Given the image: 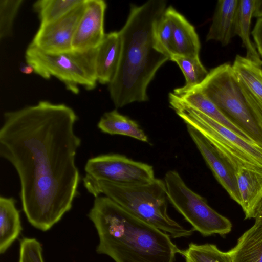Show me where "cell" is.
<instances>
[{"label":"cell","mask_w":262,"mask_h":262,"mask_svg":"<svg viewBox=\"0 0 262 262\" xmlns=\"http://www.w3.org/2000/svg\"><path fill=\"white\" fill-rule=\"evenodd\" d=\"M78 119L70 106L46 100L4 114L0 155L17 173L28 221L43 231L71 210L79 194Z\"/></svg>","instance_id":"6da1fadb"},{"label":"cell","mask_w":262,"mask_h":262,"mask_svg":"<svg viewBox=\"0 0 262 262\" xmlns=\"http://www.w3.org/2000/svg\"><path fill=\"white\" fill-rule=\"evenodd\" d=\"M167 8L164 0L130 5L126 21L118 31L121 43L119 65L108 84L116 107L148 101V85L159 69L170 60V54L157 37L158 25Z\"/></svg>","instance_id":"7a4b0ae2"},{"label":"cell","mask_w":262,"mask_h":262,"mask_svg":"<svg viewBox=\"0 0 262 262\" xmlns=\"http://www.w3.org/2000/svg\"><path fill=\"white\" fill-rule=\"evenodd\" d=\"M88 216L98 235V254L115 262H174L181 254L170 236L109 198L95 197Z\"/></svg>","instance_id":"3957f363"},{"label":"cell","mask_w":262,"mask_h":262,"mask_svg":"<svg viewBox=\"0 0 262 262\" xmlns=\"http://www.w3.org/2000/svg\"><path fill=\"white\" fill-rule=\"evenodd\" d=\"M84 187L95 197L104 194L126 210L173 238L187 237L193 229H188L167 213V196L165 182L155 178L139 184H121L95 180L84 176Z\"/></svg>","instance_id":"277c9868"},{"label":"cell","mask_w":262,"mask_h":262,"mask_svg":"<svg viewBox=\"0 0 262 262\" xmlns=\"http://www.w3.org/2000/svg\"><path fill=\"white\" fill-rule=\"evenodd\" d=\"M170 107L186 124L203 135L236 171L246 168L262 172V147L188 105L173 93Z\"/></svg>","instance_id":"5b68a950"},{"label":"cell","mask_w":262,"mask_h":262,"mask_svg":"<svg viewBox=\"0 0 262 262\" xmlns=\"http://www.w3.org/2000/svg\"><path fill=\"white\" fill-rule=\"evenodd\" d=\"M189 90L203 93L228 119L262 147V127L245 98L230 63L211 69L200 84L186 91ZM180 92H183L173 91Z\"/></svg>","instance_id":"8992f818"},{"label":"cell","mask_w":262,"mask_h":262,"mask_svg":"<svg viewBox=\"0 0 262 262\" xmlns=\"http://www.w3.org/2000/svg\"><path fill=\"white\" fill-rule=\"evenodd\" d=\"M97 48L85 52L71 50L51 54L30 44L25 52V60L34 72L45 79L55 77L66 89L77 94L79 86L92 90L97 85L96 58Z\"/></svg>","instance_id":"52a82bcc"},{"label":"cell","mask_w":262,"mask_h":262,"mask_svg":"<svg viewBox=\"0 0 262 262\" xmlns=\"http://www.w3.org/2000/svg\"><path fill=\"white\" fill-rule=\"evenodd\" d=\"M164 182L168 200L196 231L204 236L230 233L232 224L225 216L212 209L205 199L185 184L179 173L168 171Z\"/></svg>","instance_id":"ba28073f"},{"label":"cell","mask_w":262,"mask_h":262,"mask_svg":"<svg viewBox=\"0 0 262 262\" xmlns=\"http://www.w3.org/2000/svg\"><path fill=\"white\" fill-rule=\"evenodd\" d=\"M85 176L121 184H139L155 178L152 166L119 154H110L89 159L84 166Z\"/></svg>","instance_id":"9c48e42d"},{"label":"cell","mask_w":262,"mask_h":262,"mask_svg":"<svg viewBox=\"0 0 262 262\" xmlns=\"http://www.w3.org/2000/svg\"><path fill=\"white\" fill-rule=\"evenodd\" d=\"M86 3V0H84L82 4L62 17L40 25L30 44L51 54L72 50L73 37L85 10Z\"/></svg>","instance_id":"30bf717a"},{"label":"cell","mask_w":262,"mask_h":262,"mask_svg":"<svg viewBox=\"0 0 262 262\" xmlns=\"http://www.w3.org/2000/svg\"><path fill=\"white\" fill-rule=\"evenodd\" d=\"M187 131L216 180L239 205L240 196L236 171L211 142L200 132L186 124Z\"/></svg>","instance_id":"8fae6325"},{"label":"cell","mask_w":262,"mask_h":262,"mask_svg":"<svg viewBox=\"0 0 262 262\" xmlns=\"http://www.w3.org/2000/svg\"><path fill=\"white\" fill-rule=\"evenodd\" d=\"M106 6L103 0H86L73 37V50L85 52L98 48L106 34L104 21Z\"/></svg>","instance_id":"7c38bea8"},{"label":"cell","mask_w":262,"mask_h":262,"mask_svg":"<svg viewBox=\"0 0 262 262\" xmlns=\"http://www.w3.org/2000/svg\"><path fill=\"white\" fill-rule=\"evenodd\" d=\"M232 68L245 98L262 127V66L236 55Z\"/></svg>","instance_id":"4fadbf2b"},{"label":"cell","mask_w":262,"mask_h":262,"mask_svg":"<svg viewBox=\"0 0 262 262\" xmlns=\"http://www.w3.org/2000/svg\"><path fill=\"white\" fill-rule=\"evenodd\" d=\"M165 15L172 26L171 55L199 56L201 45L194 27L172 6L167 8Z\"/></svg>","instance_id":"5bb4252c"},{"label":"cell","mask_w":262,"mask_h":262,"mask_svg":"<svg viewBox=\"0 0 262 262\" xmlns=\"http://www.w3.org/2000/svg\"><path fill=\"white\" fill-rule=\"evenodd\" d=\"M239 0H219L216 3L206 41L215 40L223 46L236 35L235 26Z\"/></svg>","instance_id":"9a60e30c"},{"label":"cell","mask_w":262,"mask_h":262,"mask_svg":"<svg viewBox=\"0 0 262 262\" xmlns=\"http://www.w3.org/2000/svg\"><path fill=\"white\" fill-rule=\"evenodd\" d=\"M121 48L119 32L105 34L97 48L96 74L99 83L108 84L114 79L119 65Z\"/></svg>","instance_id":"2e32d148"},{"label":"cell","mask_w":262,"mask_h":262,"mask_svg":"<svg viewBox=\"0 0 262 262\" xmlns=\"http://www.w3.org/2000/svg\"><path fill=\"white\" fill-rule=\"evenodd\" d=\"M236 177L245 219H255L262 201V172L242 168Z\"/></svg>","instance_id":"e0dca14e"},{"label":"cell","mask_w":262,"mask_h":262,"mask_svg":"<svg viewBox=\"0 0 262 262\" xmlns=\"http://www.w3.org/2000/svg\"><path fill=\"white\" fill-rule=\"evenodd\" d=\"M16 201L12 197H0V253H4L18 237L23 228Z\"/></svg>","instance_id":"ac0fdd59"},{"label":"cell","mask_w":262,"mask_h":262,"mask_svg":"<svg viewBox=\"0 0 262 262\" xmlns=\"http://www.w3.org/2000/svg\"><path fill=\"white\" fill-rule=\"evenodd\" d=\"M228 252L232 262H262V223L255 222Z\"/></svg>","instance_id":"d6986e66"},{"label":"cell","mask_w":262,"mask_h":262,"mask_svg":"<svg viewBox=\"0 0 262 262\" xmlns=\"http://www.w3.org/2000/svg\"><path fill=\"white\" fill-rule=\"evenodd\" d=\"M174 94L188 105L231 129L241 136L253 142L244 131L228 119L217 106L201 92L189 90Z\"/></svg>","instance_id":"ffe728a7"},{"label":"cell","mask_w":262,"mask_h":262,"mask_svg":"<svg viewBox=\"0 0 262 262\" xmlns=\"http://www.w3.org/2000/svg\"><path fill=\"white\" fill-rule=\"evenodd\" d=\"M97 126L106 134L123 135L142 142L148 141L147 136L139 124L116 110L105 113L100 118Z\"/></svg>","instance_id":"44dd1931"},{"label":"cell","mask_w":262,"mask_h":262,"mask_svg":"<svg viewBox=\"0 0 262 262\" xmlns=\"http://www.w3.org/2000/svg\"><path fill=\"white\" fill-rule=\"evenodd\" d=\"M254 0H239L237 11L235 31L242 42V46L246 50L247 59L262 66L260 58L255 45L251 41L250 26Z\"/></svg>","instance_id":"7402d4cb"},{"label":"cell","mask_w":262,"mask_h":262,"mask_svg":"<svg viewBox=\"0 0 262 262\" xmlns=\"http://www.w3.org/2000/svg\"><path fill=\"white\" fill-rule=\"evenodd\" d=\"M170 60L175 62L180 68L185 78V84L173 90L184 92L200 84L206 78L208 72L201 62L199 56H185L172 54Z\"/></svg>","instance_id":"603a6c76"},{"label":"cell","mask_w":262,"mask_h":262,"mask_svg":"<svg viewBox=\"0 0 262 262\" xmlns=\"http://www.w3.org/2000/svg\"><path fill=\"white\" fill-rule=\"evenodd\" d=\"M84 0H38L33 4L34 10L43 25L65 15L81 4Z\"/></svg>","instance_id":"cb8c5ba5"},{"label":"cell","mask_w":262,"mask_h":262,"mask_svg":"<svg viewBox=\"0 0 262 262\" xmlns=\"http://www.w3.org/2000/svg\"><path fill=\"white\" fill-rule=\"evenodd\" d=\"M181 254L186 262H232L228 251L223 252L212 244L191 243Z\"/></svg>","instance_id":"d4e9b609"},{"label":"cell","mask_w":262,"mask_h":262,"mask_svg":"<svg viewBox=\"0 0 262 262\" xmlns=\"http://www.w3.org/2000/svg\"><path fill=\"white\" fill-rule=\"evenodd\" d=\"M23 0H0V38L12 35L14 19L22 5Z\"/></svg>","instance_id":"484cf974"},{"label":"cell","mask_w":262,"mask_h":262,"mask_svg":"<svg viewBox=\"0 0 262 262\" xmlns=\"http://www.w3.org/2000/svg\"><path fill=\"white\" fill-rule=\"evenodd\" d=\"M18 262H44L42 246L36 239L28 237L21 239Z\"/></svg>","instance_id":"4316f807"},{"label":"cell","mask_w":262,"mask_h":262,"mask_svg":"<svg viewBox=\"0 0 262 262\" xmlns=\"http://www.w3.org/2000/svg\"><path fill=\"white\" fill-rule=\"evenodd\" d=\"M157 37L161 46L171 56L172 38V26L170 20L165 13L158 25Z\"/></svg>","instance_id":"83f0119b"},{"label":"cell","mask_w":262,"mask_h":262,"mask_svg":"<svg viewBox=\"0 0 262 262\" xmlns=\"http://www.w3.org/2000/svg\"><path fill=\"white\" fill-rule=\"evenodd\" d=\"M255 42L257 51L262 57V18L258 19L251 32Z\"/></svg>","instance_id":"f1b7e54d"},{"label":"cell","mask_w":262,"mask_h":262,"mask_svg":"<svg viewBox=\"0 0 262 262\" xmlns=\"http://www.w3.org/2000/svg\"><path fill=\"white\" fill-rule=\"evenodd\" d=\"M252 17L262 18V0H254Z\"/></svg>","instance_id":"f546056e"},{"label":"cell","mask_w":262,"mask_h":262,"mask_svg":"<svg viewBox=\"0 0 262 262\" xmlns=\"http://www.w3.org/2000/svg\"><path fill=\"white\" fill-rule=\"evenodd\" d=\"M20 71L26 74H30L34 72L33 68L29 64L22 66L20 69Z\"/></svg>","instance_id":"4dcf8cb0"},{"label":"cell","mask_w":262,"mask_h":262,"mask_svg":"<svg viewBox=\"0 0 262 262\" xmlns=\"http://www.w3.org/2000/svg\"><path fill=\"white\" fill-rule=\"evenodd\" d=\"M255 220V222L262 223V201L258 208Z\"/></svg>","instance_id":"1f68e13d"}]
</instances>
